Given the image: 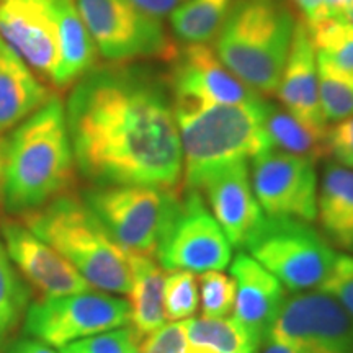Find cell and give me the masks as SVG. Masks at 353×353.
<instances>
[{"instance_id":"cell-1","label":"cell","mask_w":353,"mask_h":353,"mask_svg":"<svg viewBox=\"0 0 353 353\" xmlns=\"http://www.w3.org/2000/svg\"><path fill=\"white\" fill-rule=\"evenodd\" d=\"M74 161L95 187L176 188L182 143L164 77L139 64L95 65L64 105Z\"/></svg>"},{"instance_id":"cell-2","label":"cell","mask_w":353,"mask_h":353,"mask_svg":"<svg viewBox=\"0 0 353 353\" xmlns=\"http://www.w3.org/2000/svg\"><path fill=\"white\" fill-rule=\"evenodd\" d=\"M76 161L65 108L52 95L7 136L0 201L8 214L23 216L69 192Z\"/></svg>"},{"instance_id":"cell-3","label":"cell","mask_w":353,"mask_h":353,"mask_svg":"<svg viewBox=\"0 0 353 353\" xmlns=\"http://www.w3.org/2000/svg\"><path fill=\"white\" fill-rule=\"evenodd\" d=\"M294 28L296 20L286 0H234L216 37V54L247 87L273 95Z\"/></svg>"},{"instance_id":"cell-4","label":"cell","mask_w":353,"mask_h":353,"mask_svg":"<svg viewBox=\"0 0 353 353\" xmlns=\"http://www.w3.org/2000/svg\"><path fill=\"white\" fill-rule=\"evenodd\" d=\"M21 223L52 247L97 290L128 294V252L108 236L81 196L65 193L20 216Z\"/></svg>"},{"instance_id":"cell-5","label":"cell","mask_w":353,"mask_h":353,"mask_svg":"<svg viewBox=\"0 0 353 353\" xmlns=\"http://www.w3.org/2000/svg\"><path fill=\"white\" fill-rule=\"evenodd\" d=\"M263 99L234 105L174 110L182 143L185 190L200 188L221 167L247 161L270 149L265 132Z\"/></svg>"},{"instance_id":"cell-6","label":"cell","mask_w":353,"mask_h":353,"mask_svg":"<svg viewBox=\"0 0 353 353\" xmlns=\"http://www.w3.org/2000/svg\"><path fill=\"white\" fill-rule=\"evenodd\" d=\"M81 198L123 250L152 257L182 205L176 188L156 185L92 187Z\"/></svg>"},{"instance_id":"cell-7","label":"cell","mask_w":353,"mask_h":353,"mask_svg":"<svg viewBox=\"0 0 353 353\" xmlns=\"http://www.w3.org/2000/svg\"><path fill=\"white\" fill-rule=\"evenodd\" d=\"M244 249L291 293L321 288L337 254L307 221L265 216Z\"/></svg>"},{"instance_id":"cell-8","label":"cell","mask_w":353,"mask_h":353,"mask_svg":"<svg viewBox=\"0 0 353 353\" xmlns=\"http://www.w3.org/2000/svg\"><path fill=\"white\" fill-rule=\"evenodd\" d=\"M130 325V303L105 291L87 290L30 303L23 317L25 334L51 347Z\"/></svg>"},{"instance_id":"cell-9","label":"cell","mask_w":353,"mask_h":353,"mask_svg":"<svg viewBox=\"0 0 353 353\" xmlns=\"http://www.w3.org/2000/svg\"><path fill=\"white\" fill-rule=\"evenodd\" d=\"M79 12L99 54L112 63L162 59L169 63L176 46L161 20L138 10L130 0H79Z\"/></svg>"},{"instance_id":"cell-10","label":"cell","mask_w":353,"mask_h":353,"mask_svg":"<svg viewBox=\"0 0 353 353\" xmlns=\"http://www.w3.org/2000/svg\"><path fill=\"white\" fill-rule=\"evenodd\" d=\"M162 268L192 273L221 272L232 260V245L196 190H185L176 218L159 245Z\"/></svg>"},{"instance_id":"cell-11","label":"cell","mask_w":353,"mask_h":353,"mask_svg":"<svg viewBox=\"0 0 353 353\" xmlns=\"http://www.w3.org/2000/svg\"><path fill=\"white\" fill-rule=\"evenodd\" d=\"M267 337L324 353H353V316L324 291L286 296Z\"/></svg>"},{"instance_id":"cell-12","label":"cell","mask_w":353,"mask_h":353,"mask_svg":"<svg viewBox=\"0 0 353 353\" xmlns=\"http://www.w3.org/2000/svg\"><path fill=\"white\" fill-rule=\"evenodd\" d=\"M165 77L174 110H195L206 105H234L262 99L247 87L205 43L176 48Z\"/></svg>"},{"instance_id":"cell-13","label":"cell","mask_w":353,"mask_h":353,"mask_svg":"<svg viewBox=\"0 0 353 353\" xmlns=\"http://www.w3.org/2000/svg\"><path fill=\"white\" fill-rule=\"evenodd\" d=\"M316 162L276 149L252 157V188L267 216L312 223L317 218Z\"/></svg>"},{"instance_id":"cell-14","label":"cell","mask_w":353,"mask_h":353,"mask_svg":"<svg viewBox=\"0 0 353 353\" xmlns=\"http://www.w3.org/2000/svg\"><path fill=\"white\" fill-rule=\"evenodd\" d=\"M0 38L52 83L59 65V33L51 0H0Z\"/></svg>"},{"instance_id":"cell-15","label":"cell","mask_w":353,"mask_h":353,"mask_svg":"<svg viewBox=\"0 0 353 353\" xmlns=\"http://www.w3.org/2000/svg\"><path fill=\"white\" fill-rule=\"evenodd\" d=\"M0 234L17 270L44 296H63L92 290L90 283L68 260L39 239L21 221L3 219Z\"/></svg>"},{"instance_id":"cell-16","label":"cell","mask_w":353,"mask_h":353,"mask_svg":"<svg viewBox=\"0 0 353 353\" xmlns=\"http://www.w3.org/2000/svg\"><path fill=\"white\" fill-rule=\"evenodd\" d=\"M198 192L205 193L214 219L231 245L242 249L265 218L250 183L247 161L214 170L203 180Z\"/></svg>"},{"instance_id":"cell-17","label":"cell","mask_w":353,"mask_h":353,"mask_svg":"<svg viewBox=\"0 0 353 353\" xmlns=\"http://www.w3.org/2000/svg\"><path fill=\"white\" fill-rule=\"evenodd\" d=\"M231 276L236 283L234 319L260 347L286 298L283 285L247 252L234 257Z\"/></svg>"},{"instance_id":"cell-18","label":"cell","mask_w":353,"mask_h":353,"mask_svg":"<svg viewBox=\"0 0 353 353\" xmlns=\"http://www.w3.org/2000/svg\"><path fill=\"white\" fill-rule=\"evenodd\" d=\"M276 95L285 110L306 125L327 128L321 110L319 74H317V52L304 20L296 21L293 43Z\"/></svg>"},{"instance_id":"cell-19","label":"cell","mask_w":353,"mask_h":353,"mask_svg":"<svg viewBox=\"0 0 353 353\" xmlns=\"http://www.w3.org/2000/svg\"><path fill=\"white\" fill-rule=\"evenodd\" d=\"M51 97L32 68L0 38V136L19 126Z\"/></svg>"},{"instance_id":"cell-20","label":"cell","mask_w":353,"mask_h":353,"mask_svg":"<svg viewBox=\"0 0 353 353\" xmlns=\"http://www.w3.org/2000/svg\"><path fill=\"white\" fill-rule=\"evenodd\" d=\"M51 3L59 33V65L52 85L64 88L95 68L99 50L76 0H51Z\"/></svg>"},{"instance_id":"cell-21","label":"cell","mask_w":353,"mask_h":353,"mask_svg":"<svg viewBox=\"0 0 353 353\" xmlns=\"http://www.w3.org/2000/svg\"><path fill=\"white\" fill-rule=\"evenodd\" d=\"M131 272L130 324L136 341L148 337L165 324L164 283L165 273L156 257L128 252Z\"/></svg>"},{"instance_id":"cell-22","label":"cell","mask_w":353,"mask_h":353,"mask_svg":"<svg viewBox=\"0 0 353 353\" xmlns=\"http://www.w3.org/2000/svg\"><path fill=\"white\" fill-rule=\"evenodd\" d=\"M317 218L325 237L339 249L353 252V170L339 164L325 167L317 193Z\"/></svg>"},{"instance_id":"cell-23","label":"cell","mask_w":353,"mask_h":353,"mask_svg":"<svg viewBox=\"0 0 353 353\" xmlns=\"http://www.w3.org/2000/svg\"><path fill=\"white\" fill-rule=\"evenodd\" d=\"M265 132L270 149L306 157L312 162L329 156L327 128L306 125L288 110L272 103H268L265 113Z\"/></svg>"},{"instance_id":"cell-24","label":"cell","mask_w":353,"mask_h":353,"mask_svg":"<svg viewBox=\"0 0 353 353\" xmlns=\"http://www.w3.org/2000/svg\"><path fill=\"white\" fill-rule=\"evenodd\" d=\"M234 0H187L170 13L175 37L185 43H208L218 37Z\"/></svg>"},{"instance_id":"cell-25","label":"cell","mask_w":353,"mask_h":353,"mask_svg":"<svg viewBox=\"0 0 353 353\" xmlns=\"http://www.w3.org/2000/svg\"><path fill=\"white\" fill-rule=\"evenodd\" d=\"M188 343L216 353H257L259 345L234 317H200L187 321Z\"/></svg>"},{"instance_id":"cell-26","label":"cell","mask_w":353,"mask_h":353,"mask_svg":"<svg viewBox=\"0 0 353 353\" xmlns=\"http://www.w3.org/2000/svg\"><path fill=\"white\" fill-rule=\"evenodd\" d=\"M30 299L32 290L0 241V347L10 341L12 334L23 321Z\"/></svg>"},{"instance_id":"cell-27","label":"cell","mask_w":353,"mask_h":353,"mask_svg":"<svg viewBox=\"0 0 353 353\" xmlns=\"http://www.w3.org/2000/svg\"><path fill=\"white\" fill-rule=\"evenodd\" d=\"M306 26L317 56L353 76V25L341 15H330L312 23L306 21Z\"/></svg>"},{"instance_id":"cell-28","label":"cell","mask_w":353,"mask_h":353,"mask_svg":"<svg viewBox=\"0 0 353 353\" xmlns=\"http://www.w3.org/2000/svg\"><path fill=\"white\" fill-rule=\"evenodd\" d=\"M317 74L324 120L337 123L353 117V76L334 68L321 56H317Z\"/></svg>"},{"instance_id":"cell-29","label":"cell","mask_w":353,"mask_h":353,"mask_svg":"<svg viewBox=\"0 0 353 353\" xmlns=\"http://www.w3.org/2000/svg\"><path fill=\"white\" fill-rule=\"evenodd\" d=\"M198 280L187 270H169L164 283L165 321L190 319L198 309Z\"/></svg>"},{"instance_id":"cell-30","label":"cell","mask_w":353,"mask_h":353,"mask_svg":"<svg viewBox=\"0 0 353 353\" xmlns=\"http://www.w3.org/2000/svg\"><path fill=\"white\" fill-rule=\"evenodd\" d=\"M203 317H228L236 301V283L232 276L211 270L203 272L200 280Z\"/></svg>"},{"instance_id":"cell-31","label":"cell","mask_w":353,"mask_h":353,"mask_svg":"<svg viewBox=\"0 0 353 353\" xmlns=\"http://www.w3.org/2000/svg\"><path fill=\"white\" fill-rule=\"evenodd\" d=\"M136 337L130 327L101 332L92 337L69 343L59 348V353H131Z\"/></svg>"},{"instance_id":"cell-32","label":"cell","mask_w":353,"mask_h":353,"mask_svg":"<svg viewBox=\"0 0 353 353\" xmlns=\"http://www.w3.org/2000/svg\"><path fill=\"white\" fill-rule=\"evenodd\" d=\"M138 347L143 353H185L190 347L187 321L164 324L138 341Z\"/></svg>"},{"instance_id":"cell-33","label":"cell","mask_w":353,"mask_h":353,"mask_svg":"<svg viewBox=\"0 0 353 353\" xmlns=\"http://www.w3.org/2000/svg\"><path fill=\"white\" fill-rule=\"evenodd\" d=\"M319 290L337 299L353 316V255L337 254L332 270Z\"/></svg>"},{"instance_id":"cell-34","label":"cell","mask_w":353,"mask_h":353,"mask_svg":"<svg viewBox=\"0 0 353 353\" xmlns=\"http://www.w3.org/2000/svg\"><path fill=\"white\" fill-rule=\"evenodd\" d=\"M327 151L339 165L353 170V117L327 128Z\"/></svg>"},{"instance_id":"cell-35","label":"cell","mask_w":353,"mask_h":353,"mask_svg":"<svg viewBox=\"0 0 353 353\" xmlns=\"http://www.w3.org/2000/svg\"><path fill=\"white\" fill-rule=\"evenodd\" d=\"M130 2L145 15L161 20L183 6L187 0H130Z\"/></svg>"},{"instance_id":"cell-36","label":"cell","mask_w":353,"mask_h":353,"mask_svg":"<svg viewBox=\"0 0 353 353\" xmlns=\"http://www.w3.org/2000/svg\"><path fill=\"white\" fill-rule=\"evenodd\" d=\"M3 353H57L54 348L48 343H44L38 339L23 335V337H17L13 341L7 342L6 352Z\"/></svg>"},{"instance_id":"cell-37","label":"cell","mask_w":353,"mask_h":353,"mask_svg":"<svg viewBox=\"0 0 353 353\" xmlns=\"http://www.w3.org/2000/svg\"><path fill=\"white\" fill-rule=\"evenodd\" d=\"M294 3H296L299 10L303 12V15H306L307 23H312V21L334 15V13L327 8V6H325L324 0H294Z\"/></svg>"},{"instance_id":"cell-38","label":"cell","mask_w":353,"mask_h":353,"mask_svg":"<svg viewBox=\"0 0 353 353\" xmlns=\"http://www.w3.org/2000/svg\"><path fill=\"white\" fill-rule=\"evenodd\" d=\"M257 353H324L321 350H314L309 347H298L290 345V343H283L273 341L270 337H265L263 342L260 343V348Z\"/></svg>"},{"instance_id":"cell-39","label":"cell","mask_w":353,"mask_h":353,"mask_svg":"<svg viewBox=\"0 0 353 353\" xmlns=\"http://www.w3.org/2000/svg\"><path fill=\"white\" fill-rule=\"evenodd\" d=\"M324 2H325V6H327L329 10L334 13V15H341L343 8L350 6L353 0H324Z\"/></svg>"},{"instance_id":"cell-40","label":"cell","mask_w":353,"mask_h":353,"mask_svg":"<svg viewBox=\"0 0 353 353\" xmlns=\"http://www.w3.org/2000/svg\"><path fill=\"white\" fill-rule=\"evenodd\" d=\"M6 154H7V134L0 136V185H2V174H3V164H6Z\"/></svg>"},{"instance_id":"cell-41","label":"cell","mask_w":353,"mask_h":353,"mask_svg":"<svg viewBox=\"0 0 353 353\" xmlns=\"http://www.w3.org/2000/svg\"><path fill=\"white\" fill-rule=\"evenodd\" d=\"M341 17H343V19H345L348 23L353 25V2L348 7L343 8L342 13H341Z\"/></svg>"},{"instance_id":"cell-42","label":"cell","mask_w":353,"mask_h":353,"mask_svg":"<svg viewBox=\"0 0 353 353\" xmlns=\"http://www.w3.org/2000/svg\"><path fill=\"white\" fill-rule=\"evenodd\" d=\"M185 353H216L213 350H208V348H200V347H188V350Z\"/></svg>"},{"instance_id":"cell-43","label":"cell","mask_w":353,"mask_h":353,"mask_svg":"<svg viewBox=\"0 0 353 353\" xmlns=\"http://www.w3.org/2000/svg\"><path fill=\"white\" fill-rule=\"evenodd\" d=\"M131 353H143V352H141V350H139V347H138V342H136V345H134V347H132V350H131Z\"/></svg>"}]
</instances>
